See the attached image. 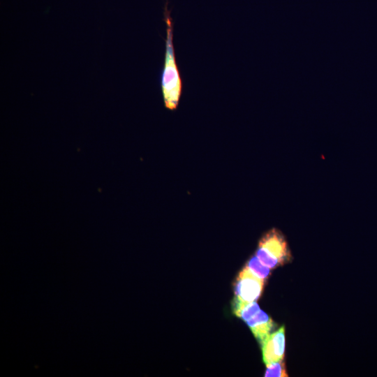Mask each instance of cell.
<instances>
[{
    "instance_id": "7a4b0ae2",
    "label": "cell",
    "mask_w": 377,
    "mask_h": 377,
    "mask_svg": "<svg viewBox=\"0 0 377 377\" xmlns=\"http://www.w3.org/2000/svg\"><path fill=\"white\" fill-rule=\"evenodd\" d=\"M256 256L260 261L270 269L289 262L290 251L283 234L272 228L260 238Z\"/></svg>"
},
{
    "instance_id": "52a82bcc",
    "label": "cell",
    "mask_w": 377,
    "mask_h": 377,
    "mask_svg": "<svg viewBox=\"0 0 377 377\" xmlns=\"http://www.w3.org/2000/svg\"><path fill=\"white\" fill-rule=\"evenodd\" d=\"M246 267L255 275L265 281L269 274L270 268L263 264L255 255L246 263Z\"/></svg>"
},
{
    "instance_id": "6da1fadb",
    "label": "cell",
    "mask_w": 377,
    "mask_h": 377,
    "mask_svg": "<svg viewBox=\"0 0 377 377\" xmlns=\"http://www.w3.org/2000/svg\"><path fill=\"white\" fill-rule=\"evenodd\" d=\"M167 38L164 68L161 75V88L165 106L171 110L177 108L182 94V83L175 58L173 47V24L168 13H165Z\"/></svg>"
},
{
    "instance_id": "ba28073f",
    "label": "cell",
    "mask_w": 377,
    "mask_h": 377,
    "mask_svg": "<svg viewBox=\"0 0 377 377\" xmlns=\"http://www.w3.org/2000/svg\"><path fill=\"white\" fill-rule=\"evenodd\" d=\"M266 377H281L288 376L286 371L285 364L281 361L272 362L266 364V371L265 374Z\"/></svg>"
},
{
    "instance_id": "5b68a950",
    "label": "cell",
    "mask_w": 377,
    "mask_h": 377,
    "mask_svg": "<svg viewBox=\"0 0 377 377\" xmlns=\"http://www.w3.org/2000/svg\"><path fill=\"white\" fill-rule=\"evenodd\" d=\"M246 323L260 344L268 337L276 327L273 320L262 310H260Z\"/></svg>"
},
{
    "instance_id": "3957f363",
    "label": "cell",
    "mask_w": 377,
    "mask_h": 377,
    "mask_svg": "<svg viewBox=\"0 0 377 377\" xmlns=\"http://www.w3.org/2000/svg\"><path fill=\"white\" fill-rule=\"evenodd\" d=\"M265 281L246 266L239 273L234 286L235 297L245 302H255L261 295Z\"/></svg>"
},
{
    "instance_id": "277c9868",
    "label": "cell",
    "mask_w": 377,
    "mask_h": 377,
    "mask_svg": "<svg viewBox=\"0 0 377 377\" xmlns=\"http://www.w3.org/2000/svg\"><path fill=\"white\" fill-rule=\"evenodd\" d=\"M263 361L266 364L283 360L285 352V327L272 332L261 343Z\"/></svg>"
},
{
    "instance_id": "8992f818",
    "label": "cell",
    "mask_w": 377,
    "mask_h": 377,
    "mask_svg": "<svg viewBox=\"0 0 377 377\" xmlns=\"http://www.w3.org/2000/svg\"><path fill=\"white\" fill-rule=\"evenodd\" d=\"M260 310L256 301L245 302L237 297H235L232 300V311L233 314L245 322L254 316Z\"/></svg>"
}]
</instances>
